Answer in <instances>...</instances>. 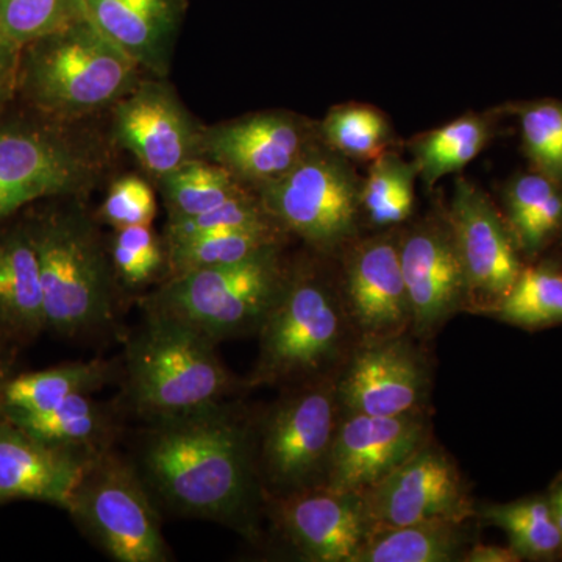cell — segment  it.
Returning a JSON list of instances; mask_svg holds the SVG:
<instances>
[{"mask_svg":"<svg viewBox=\"0 0 562 562\" xmlns=\"http://www.w3.org/2000/svg\"><path fill=\"white\" fill-rule=\"evenodd\" d=\"M85 18L140 69L166 79L187 0H81Z\"/></svg>","mask_w":562,"mask_h":562,"instance_id":"obj_20","label":"cell"},{"mask_svg":"<svg viewBox=\"0 0 562 562\" xmlns=\"http://www.w3.org/2000/svg\"><path fill=\"white\" fill-rule=\"evenodd\" d=\"M151 486L177 512L239 525L258 479L249 428L221 406L162 420L144 452Z\"/></svg>","mask_w":562,"mask_h":562,"instance_id":"obj_1","label":"cell"},{"mask_svg":"<svg viewBox=\"0 0 562 562\" xmlns=\"http://www.w3.org/2000/svg\"><path fill=\"white\" fill-rule=\"evenodd\" d=\"M446 217L468 281L469 310L484 314L512 290L522 255L501 211L472 181L458 179Z\"/></svg>","mask_w":562,"mask_h":562,"instance_id":"obj_12","label":"cell"},{"mask_svg":"<svg viewBox=\"0 0 562 562\" xmlns=\"http://www.w3.org/2000/svg\"><path fill=\"white\" fill-rule=\"evenodd\" d=\"M101 214L103 221L116 228L150 225L157 214L155 192L139 177H121L111 184Z\"/></svg>","mask_w":562,"mask_h":562,"instance_id":"obj_38","label":"cell"},{"mask_svg":"<svg viewBox=\"0 0 562 562\" xmlns=\"http://www.w3.org/2000/svg\"><path fill=\"white\" fill-rule=\"evenodd\" d=\"M127 372L136 408L161 420L217 408L233 387L216 344L151 312L128 346Z\"/></svg>","mask_w":562,"mask_h":562,"instance_id":"obj_5","label":"cell"},{"mask_svg":"<svg viewBox=\"0 0 562 562\" xmlns=\"http://www.w3.org/2000/svg\"><path fill=\"white\" fill-rule=\"evenodd\" d=\"M83 18L81 0H0V22L21 50Z\"/></svg>","mask_w":562,"mask_h":562,"instance_id":"obj_35","label":"cell"},{"mask_svg":"<svg viewBox=\"0 0 562 562\" xmlns=\"http://www.w3.org/2000/svg\"><path fill=\"white\" fill-rule=\"evenodd\" d=\"M490 114H464L412 140L413 165L417 177L435 187L449 173L461 171L475 160L494 136Z\"/></svg>","mask_w":562,"mask_h":562,"instance_id":"obj_26","label":"cell"},{"mask_svg":"<svg viewBox=\"0 0 562 562\" xmlns=\"http://www.w3.org/2000/svg\"><path fill=\"white\" fill-rule=\"evenodd\" d=\"M47 331L38 260L24 220L0 227V351L16 355Z\"/></svg>","mask_w":562,"mask_h":562,"instance_id":"obj_22","label":"cell"},{"mask_svg":"<svg viewBox=\"0 0 562 562\" xmlns=\"http://www.w3.org/2000/svg\"><path fill=\"white\" fill-rule=\"evenodd\" d=\"M417 171L413 162L395 151H384L372 161L362 180L361 209L375 227L391 228L408 221L414 210V181Z\"/></svg>","mask_w":562,"mask_h":562,"instance_id":"obj_33","label":"cell"},{"mask_svg":"<svg viewBox=\"0 0 562 562\" xmlns=\"http://www.w3.org/2000/svg\"><path fill=\"white\" fill-rule=\"evenodd\" d=\"M550 506H552L554 522H557L558 531H560L562 542V472L554 476L553 482L550 483L549 490Z\"/></svg>","mask_w":562,"mask_h":562,"instance_id":"obj_42","label":"cell"},{"mask_svg":"<svg viewBox=\"0 0 562 562\" xmlns=\"http://www.w3.org/2000/svg\"><path fill=\"white\" fill-rule=\"evenodd\" d=\"M272 222L276 221L269 216L258 194L247 191L199 216L169 220L166 227V241L191 238L203 233L257 227V225L272 224Z\"/></svg>","mask_w":562,"mask_h":562,"instance_id":"obj_37","label":"cell"},{"mask_svg":"<svg viewBox=\"0 0 562 562\" xmlns=\"http://www.w3.org/2000/svg\"><path fill=\"white\" fill-rule=\"evenodd\" d=\"M273 502L281 531L308 561L355 562L372 530L360 495L319 486Z\"/></svg>","mask_w":562,"mask_h":562,"instance_id":"obj_19","label":"cell"},{"mask_svg":"<svg viewBox=\"0 0 562 562\" xmlns=\"http://www.w3.org/2000/svg\"><path fill=\"white\" fill-rule=\"evenodd\" d=\"M339 283L360 342L405 335L412 310L403 280L398 235L353 239L342 250Z\"/></svg>","mask_w":562,"mask_h":562,"instance_id":"obj_18","label":"cell"},{"mask_svg":"<svg viewBox=\"0 0 562 562\" xmlns=\"http://www.w3.org/2000/svg\"><path fill=\"white\" fill-rule=\"evenodd\" d=\"M317 131L325 146L349 161H373L390 150L392 144V127L386 114L366 103L335 106Z\"/></svg>","mask_w":562,"mask_h":562,"instance_id":"obj_32","label":"cell"},{"mask_svg":"<svg viewBox=\"0 0 562 562\" xmlns=\"http://www.w3.org/2000/svg\"><path fill=\"white\" fill-rule=\"evenodd\" d=\"M505 221L520 255L535 261L562 232V184L541 172L514 177L505 188Z\"/></svg>","mask_w":562,"mask_h":562,"instance_id":"obj_23","label":"cell"},{"mask_svg":"<svg viewBox=\"0 0 562 562\" xmlns=\"http://www.w3.org/2000/svg\"><path fill=\"white\" fill-rule=\"evenodd\" d=\"M525 155L532 171L562 184V102H525L517 109Z\"/></svg>","mask_w":562,"mask_h":562,"instance_id":"obj_34","label":"cell"},{"mask_svg":"<svg viewBox=\"0 0 562 562\" xmlns=\"http://www.w3.org/2000/svg\"><path fill=\"white\" fill-rule=\"evenodd\" d=\"M21 49L9 38L0 22V60L20 61Z\"/></svg>","mask_w":562,"mask_h":562,"instance_id":"obj_43","label":"cell"},{"mask_svg":"<svg viewBox=\"0 0 562 562\" xmlns=\"http://www.w3.org/2000/svg\"><path fill=\"white\" fill-rule=\"evenodd\" d=\"M158 180L169 220L199 216L250 191L227 169L205 158L188 161Z\"/></svg>","mask_w":562,"mask_h":562,"instance_id":"obj_31","label":"cell"},{"mask_svg":"<svg viewBox=\"0 0 562 562\" xmlns=\"http://www.w3.org/2000/svg\"><path fill=\"white\" fill-rule=\"evenodd\" d=\"M251 386H299L338 375L360 344L341 283L317 262L291 266L276 305L262 322Z\"/></svg>","mask_w":562,"mask_h":562,"instance_id":"obj_2","label":"cell"},{"mask_svg":"<svg viewBox=\"0 0 562 562\" xmlns=\"http://www.w3.org/2000/svg\"><path fill=\"white\" fill-rule=\"evenodd\" d=\"M113 271L122 283L143 288L168 269V255L150 225L117 228L111 246Z\"/></svg>","mask_w":562,"mask_h":562,"instance_id":"obj_36","label":"cell"},{"mask_svg":"<svg viewBox=\"0 0 562 562\" xmlns=\"http://www.w3.org/2000/svg\"><path fill=\"white\" fill-rule=\"evenodd\" d=\"M409 310V333L435 338L454 314L469 310L468 281L446 214L417 222L398 235Z\"/></svg>","mask_w":562,"mask_h":562,"instance_id":"obj_13","label":"cell"},{"mask_svg":"<svg viewBox=\"0 0 562 562\" xmlns=\"http://www.w3.org/2000/svg\"><path fill=\"white\" fill-rule=\"evenodd\" d=\"M94 454L57 449L9 419L0 422V503L33 501L68 509Z\"/></svg>","mask_w":562,"mask_h":562,"instance_id":"obj_21","label":"cell"},{"mask_svg":"<svg viewBox=\"0 0 562 562\" xmlns=\"http://www.w3.org/2000/svg\"><path fill=\"white\" fill-rule=\"evenodd\" d=\"M341 416L338 375L292 386L273 405L255 447L258 479L273 498L324 484Z\"/></svg>","mask_w":562,"mask_h":562,"instance_id":"obj_8","label":"cell"},{"mask_svg":"<svg viewBox=\"0 0 562 562\" xmlns=\"http://www.w3.org/2000/svg\"><path fill=\"white\" fill-rule=\"evenodd\" d=\"M483 316L527 331L562 324V268L554 261L525 266L512 290Z\"/></svg>","mask_w":562,"mask_h":562,"instance_id":"obj_29","label":"cell"},{"mask_svg":"<svg viewBox=\"0 0 562 562\" xmlns=\"http://www.w3.org/2000/svg\"><path fill=\"white\" fill-rule=\"evenodd\" d=\"M372 528L425 520L468 522L476 516L460 469L436 442H427L379 486L361 495Z\"/></svg>","mask_w":562,"mask_h":562,"instance_id":"obj_11","label":"cell"},{"mask_svg":"<svg viewBox=\"0 0 562 562\" xmlns=\"http://www.w3.org/2000/svg\"><path fill=\"white\" fill-rule=\"evenodd\" d=\"M18 63L0 60V110L18 91Z\"/></svg>","mask_w":562,"mask_h":562,"instance_id":"obj_40","label":"cell"},{"mask_svg":"<svg viewBox=\"0 0 562 562\" xmlns=\"http://www.w3.org/2000/svg\"><path fill=\"white\" fill-rule=\"evenodd\" d=\"M92 176L90 155L57 128L0 121V221L31 203L76 194Z\"/></svg>","mask_w":562,"mask_h":562,"instance_id":"obj_10","label":"cell"},{"mask_svg":"<svg viewBox=\"0 0 562 562\" xmlns=\"http://www.w3.org/2000/svg\"><path fill=\"white\" fill-rule=\"evenodd\" d=\"M11 368H13V355L0 351V422L7 420L5 390L13 376Z\"/></svg>","mask_w":562,"mask_h":562,"instance_id":"obj_41","label":"cell"},{"mask_svg":"<svg viewBox=\"0 0 562 562\" xmlns=\"http://www.w3.org/2000/svg\"><path fill=\"white\" fill-rule=\"evenodd\" d=\"M68 512L113 560H168L160 520L143 483L131 465L105 450L88 461Z\"/></svg>","mask_w":562,"mask_h":562,"instance_id":"obj_9","label":"cell"},{"mask_svg":"<svg viewBox=\"0 0 562 562\" xmlns=\"http://www.w3.org/2000/svg\"><path fill=\"white\" fill-rule=\"evenodd\" d=\"M103 361L68 362L40 372L11 376L5 390L7 414L41 413L77 394H90L106 383Z\"/></svg>","mask_w":562,"mask_h":562,"instance_id":"obj_30","label":"cell"},{"mask_svg":"<svg viewBox=\"0 0 562 562\" xmlns=\"http://www.w3.org/2000/svg\"><path fill=\"white\" fill-rule=\"evenodd\" d=\"M561 235H562V232H561Z\"/></svg>","mask_w":562,"mask_h":562,"instance_id":"obj_44","label":"cell"},{"mask_svg":"<svg viewBox=\"0 0 562 562\" xmlns=\"http://www.w3.org/2000/svg\"><path fill=\"white\" fill-rule=\"evenodd\" d=\"M476 516L484 524L505 531L509 547L522 561L562 560L561 536L547 492L513 502L486 503Z\"/></svg>","mask_w":562,"mask_h":562,"instance_id":"obj_27","label":"cell"},{"mask_svg":"<svg viewBox=\"0 0 562 562\" xmlns=\"http://www.w3.org/2000/svg\"><path fill=\"white\" fill-rule=\"evenodd\" d=\"M140 70L83 18L22 47L18 91L44 116L72 121L116 105Z\"/></svg>","mask_w":562,"mask_h":562,"instance_id":"obj_4","label":"cell"},{"mask_svg":"<svg viewBox=\"0 0 562 562\" xmlns=\"http://www.w3.org/2000/svg\"><path fill=\"white\" fill-rule=\"evenodd\" d=\"M319 139V131L297 114L265 111L205 127L202 158L258 191L290 171Z\"/></svg>","mask_w":562,"mask_h":562,"instance_id":"obj_15","label":"cell"},{"mask_svg":"<svg viewBox=\"0 0 562 562\" xmlns=\"http://www.w3.org/2000/svg\"><path fill=\"white\" fill-rule=\"evenodd\" d=\"M361 187L349 160L319 139L290 171L257 194L288 235L297 236L322 255H331L357 239Z\"/></svg>","mask_w":562,"mask_h":562,"instance_id":"obj_7","label":"cell"},{"mask_svg":"<svg viewBox=\"0 0 562 562\" xmlns=\"http://www.w3.org/2000/svg\"><path fill=\"white\" fill-rule=\"evenodd\" d=\"M430 441L425 409L398 416L342 413L322 486L361 497Z\"/></svg>","mask_w":562,"mask_h":562,"instance_id":"obj_14","label":"cell"},{"mask_svg":"<svg viewBox=\"0 0 562 562\" xmlns=\"http://www.w3.org/2000/svg\"><path fill=\"white\" fill-rule=\"evenodd\" d=\"M203 131L176 90L160 77L140 80L114 105L117 140L157 179L202 158Z\"/></svg>","mask_w":562,"mask_h":562,"instance_id":"obj_16","label":"cell"},{"mask_svg":"<svg viewBox=\"0 0 562 562\" xmlns=\"http://www.w3.org/2000/svg\"><path fill=\"white\" fill-rule=\"evenodd\" d=\"M290 268L281 246L272 247L233 265L169 277L146 299L144 308L220 344L260 330L283 291Z\"/></svg>","mask_w":562,"mask_h":562,"instance_id":"obj_6","label":"cell"},{"mask_svg":"<svg viewBox=\"0 0 562 562\" xmlns=\"http://www.w3.org/2000/svg\"><path fill=\"white\" fill-rule=\"evenodd\" d=\"M464 562H520L519 557L512 547L487 546V543H472L462 557Z\"/></svg>","mask_w":562,"mask_h":562,"instance_id":"obj_39","label":"cell"},{"mask_svg":"<svg viewBox=\"0 0 562 562\" xmlns=\"http://www.w3.org/2000/svg\"><path fill=\"white\" fill-rule=\"evenodd\" d=\"M430 368L408 333L360 342L338 373L344 414L398 416L424 409Z\"/></svg>","mask_w":562,"mask_h":562,"instance_id":"obj_17","label":"cell"},{"mask_svg":"<svg viewBox=\"0 0 562 562\" xmlns=\"http://www.w3.org/2000/svg\"><path fill=\"white\" fill-rule=\"evenodd\" d=\"M286 235L279 224L272 222L166 241L169 277L247 260L260 251L280 247Z\"/></svg>","mask_w":562,"mask_h":562,"instance_id":"obj_28","label":"cell"},{"mask_svg":"<svg viewBox=\"0 0 562 562\" xmlns=\"http://www.w3.org/2000/svg\"><path fill=\"white\" fill-rule=\"evenodd\" d=\"M7 419L38 441L81 454L103 452L110 432L105 412L90 394H77L41 413H11Z\"/></svg>","mask_w":562,"mask_h":562,"instance_id":"obj_25","label":"cell"},{"mask_svg":"<svg viewBox=\"0 0 562 562\" xmlns=\"http://www.w3.org/2000/svg\"><path fill=\"white\" fill-rule=\"evenodd\" d=\"M469 543L468 525L457 520L372 528L355 562L462 561Z\"/></svg>","mask_w":562,"mask_h":562,"instance_id":"obj_24","label":"cell"},{"mask_svg":"<svg viewBox=\"0 0 562 562\" xmlns=\"http://www.w3.org/2000/svg\"><path fill=\"white\" fill-rule=\"evenodd\" d=\"M38 260L47 331L81 338L111 327V265L94 222L80 206H49L24 217Z\"/></svg>","mask_w":562,"mask_h":562,"instance_id":"obj_3","label":"cell"}]
</instances>
